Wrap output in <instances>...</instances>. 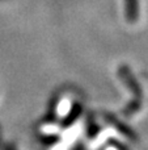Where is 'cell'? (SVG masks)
Here are the masks:
<instances>
[]
</instances>
